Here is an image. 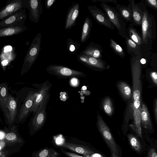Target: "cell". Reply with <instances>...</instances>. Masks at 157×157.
<instances>
[{"label":"cell","mask_w":157,"mask_h":157,"mask_svg":"<svg viewBox=\"0 0 157 157\" xmlns=\"http://www.w3.org/2000/svg\"><path fill=\"white\" fill-rule=\"evenodd\" d=\"M141 27L142 41L141 48L145 46H150L156 38V21L154 16L150 13L147 9L144 13Z\"/></svg>","instance_id":"obj_1"},{"label":"cell","mask_w":157,"mask_h":157,"mask_svg":"<svg viewBox=\"0 0 157 157\" xmlns=\"http://www.w3.org/2000/svg\"><path fill=\"white\" fill-rule=\"evenodd\" d=\"M42 34L38 33L34 37L24 58L21 74L28 72L37 58L41 50Z\"/></svg>","instance_id":"obj_2"},{"label":"cell","mask_w":157,"mask_h":157,"mask_svg":"<svg viewBox=\"0 0 157 157\" xmlns=\"http://www.w3.org/2000/svg\"><path fill=\"white\" fill-rule=\"evenodd\" d=\"M100 6L117 30L118 34L125 39L126 38L128 37L126 24L115 7L104 3H101Z\"/></svg>","instance_id":"obj_3"},{"label":"cell","mask_w":157,"mask_h":157,"mask_svg":"<svg viewBox=\"0 0 157 157\" xmlns=\"http://www.w3.org/2000/svg\"><path fill=\"white\" fill-rule=\"evenodd\" d=\"M46 70L49 73L59 78H81L85 76L82 72L61 65H50L47 67Z\"/></svg>","instance_id":"obj_4"},{"label":"cell","mask_w":157,"mask_h":157,"mask_svg":"<svg viewBox=\"0 0 157 157\" xmlns=\"http://www.w3.org/2000/svg\"><path fill=\"white\" fill-rule=\"evenodd\" d=\"M50 97L49 94L39 107L32 117V126L36 133L40 130L44 126L47 118L46 108Z\"/></svg>","instance_id":"obj_5"},{"label":"cell","mask_w":157,"mask_h":157,"mask_svg":"<svg viewBox=\"0 0 157 157\" xmlns=\"http://www.w3.org/2000/svg\"><path fill=\"white\" fill-rule=\"evenodd\" d=\"M28 0H10L0 10V21L14 14L19 10L28 8Z\"/></svg>","instance_id":"obj_6"},{"label":"cell","mask_w":157,"mask_h":157,"mask_svg":"<svg viewBox=\"0 0 157 157\" xmlns=\"http://www.w3.org/2000/svg\"><path fill=\"white\" fill-rule=\"evenodd\" d=\"M27 18L25 9L20 10L14 14L0 21V28L17 27L24 25Z\"/></svg>","instance_id":"obj_7"},{"label":"cell","mask_w":157,"mask_h":157,"mask_svg":"<svg viewBox=\"0 0 157 157\" xmlns=\"http://www.w3.org/2000/svg\"><path fill=\"white\" fill-rule=\"evenodd\" d=\"M88 9L95 20L99 24L103 25L111 30H114L115 27L107 15L96 5H90Z\"/></svg>","instance_id":"obj_8"},{"label":"cell","mask_w":157,"mask_h":157,"mask_svg":"<svg viewBox=\"0 0 157 157\" xmlns=\"http://www.w3.org/2000/svg\"><path fill=\"white\" fill-rule=\"evenodd\" d=\"M52 84L49 81H46L39 85V89L38 91L37 96L34 100L30 112L34 114L37 109L46 97L50 94L49 91L51 88Z\"/></svg>","instance_id":"obj_9"},{"label":"cell","mask_w":157,"mask_h":157,"mask_svg":"<svg viewBox=\"0 0 157 157\" xmlns=\"http://www.w3.org/2000/svg\"><path fill=\"white\" fill-rule=\"evenodd\" d=\"M99 128L100 134L110 149L111 153L119 156L118 148L108 127L105 124L100 123L99 124Z\"/></svg>","instance_id":"obj_10"},{"label":"cell","mask_w":157,"mask_h":157,"mask_svg":"<svg viewBox=\"0 0 157 157\" xmlns=\"http://www.w3.org/2000/svg\"><path fill=\"white\" fill-rule=\"evenodd\" d=\"M144 1H142L136 4L135 0L128 1L132 6L133 20L132 23L136 27H141L144 13L147 9Z\"/></svg>","instance_id":"obj_11"},{"label":"cell","mask_w":157,"mask_h":157,"mask_svg":"<svg viewBox=\"0 0 157 157\" xmlns=\"http://www.w3.org/2000/svg\"><path fill=\"white\" fill-rule=\"evenodd\" d=\"M58 146L83 155L84 157H89L90 155L96 153L93 150L87 146L66 142L64 141V139Z\"/></svg>","instance_id":"obj_12"},{"label":"cell","mask_w":157,"mask_h":157,"mask_svg":"<svg viewBox=\"0 0 157 157\" xmlns=\"http://www.w3.org/2000/svg\"><path fill=\"white\" fill-rule=\"evenodd\" d=\"M28 8L29 10V19L33 22H38L43 12L41 0H30Z\"/></svg>","instance_id":"obj_13"},{"label":"cell","mask_w":157,"mask_h":157,"mask_svg":"<svg viewBox=\"0 0 157 157\" xmlns=\"http://www.w3.org/2000/svg\"><path fill=\"white\" fill-rule=\"evenodd\" d=\"M77 60L85 66L90 68L103 69L106 62L101 59L94 58L84 55H78Z\"/></svg>","instance_id":"obj_14"},{"label":"cell","mask_w":157,"mask_h":157,"mask_svg":"<svg viewBox=\"0 0 157 157\" xmlns=\"http://www.w3.org/2000/svg\"><path fill=\"white\" fill-rule=\"evenodd\" d=\"M79 9L80 5L78 3L74 4L69 8L65 21V30H70L76 25V21L79 14Z\"/></svg>","instance_id":"obj_15"},{"label":"cell","mask_w":157,"mask_h":157,"mask_svg":"<svg viewBox=\"0 0 157 157\" xmlns=\"http://www.w3.org/2000/svg\"><path fill=\"white\" fill-rule=\"evenodd\" d=\"M37 91L35 92L31 91L26 97L19 115V119L20 120H23L26 117L30 112L34 100L37 96Z\"/></svg>","instance_id":"obj_16"},{"label":"cell","mask_w":157,"mask_h":157,"mask_svg":"<svg viewBox=\"0 0 157 157\" xmlns=\"http://www.w3.org/2000/svg\"><path fill=\"white\" fill-rule=\"evenodd\" d=\"M17 103L11 94H9L7 102L3 111L8 121L11 123L14 121L17 114Z\"/></svg>","instance_id":"obj_17"},{"label":"cell","mask_w":157,"mask_h":157,"mask_svg":"<svg viewBox=\"0 0 157 157\" xmlns=\"http://www.w3.org/2000/svg\"><path fill=\"white\" fill-rule=\"evenodd\" d=\"M103 51L100 45L94 42H91L84 50L81 52L80 55L101 59L102 57Z\"/></svg>","instance_id":"obj_18"},{"label":"cell","mask_w":157,"mask_h":157,"mask_svg":"<svg viewBox=\"0 0 157 157\" xmlns=\"http://www.w3.org/2000/svg\"><path fill=\"white\" fill-rule=\"evenodd\" d=\"M115 5V8L123 20L125 22L132 23L133 20L132 4L129 3L127 6L117 4Z\"/></svg>","instance_id":"obj_19"},{"label":"cell","mask_w":157,"mask_h":157,"mask_svg":"<svg viewBox=\"0 0 157 157\" xmlns=\"http://www.w3.org/2000/svg\"><path fill=\"white\" fill-rule=\"evenodd\" d=\"M24 25L17 27H6L0 28V37L19 34L27 29Z\"/></svg>","instance_id":"obj_20"},{"label":"cell","mask_w":157,"mask_h":157,"mask_svg":"<svg viewBox=\"0 0 157 157\" xmlns=\"http://www.w3.org/2000/svg\"><path fill=\"white\" fill-rule=\"evenodd\" d=\"M93 25L92 20L88 16H87L85 19L82 28L81 37V43H85L90 37Z\"/></svg>","instance_id":"obj_21"},{"label":"cell","mask_w":157,"mask_h":157,"mask_svg":"<svg viewBox=\"0 0 157 157\" xmlns=\"http://www.w3.org/2000/svg\"><path fill=\"white\" fill-rule=\"evenodd\" d=\"M125 39L126 50L130 56H137L141 54V46L134 42L128 37Z\"/></svg>","instance_id":"obj_22"},{"label":"cell","mask_w":157,"mask_h":157,"mask_svg":"<svg viewBox=\"0 0 157 157\" xmlns=\"http://www.w3.org/2000/svg\"><path fill=\"white\" fill-rule=\"evenodd\" d=\"M134 26L132 23L129 25L127 28V36L134 42L141 47L142 44L141 36Z\"/></svg>","instance_id":"obj_23"},{"label":"cell","mask_w":157,"mask_h":157,"mask_svg":"<svg viewBox=\"0 0 157 157\" xmlns=\"http://www.w3.org/2000/svg\"><path fill=\"white\" fill-rule=\"evenodd\" d=\"M8 96V84H0V106L3 112L6 107Z\"/></svg>","instance_id":"obj_24"},{"label":"cell","mask_w":157,"mask_h":157,"mask_svg":"<svg viewBox=\"0 0 157 157\" xmlns=\"http://www.w3.org/2000/svg\"><path fill=\"white\" fill-rule=\"evenodd\" d=\"M61 154L52 148L46 147L36 152L34 157H58Z\"/></svg>","instance_id":"obj_25"},{"label":"cell","mask_w":157,"mask_h":157,"mask_svg":"<svg viewBox=\"0 0 157 157\" xmlns=\"http://www.w3.org/2000/svg\"><path fill=\"white\" fill-rule=\"evenodd\" d=\"M128 138L130 147L136 152L140 154L141 153L142 147L138 137L129 134L128 135Z\"/></svg>","instance_id":"obj_26"},{"label":"cell","mask_w":157,"mask_h":157,"mask_svg":"<svg viewBox=\"0 0 157 157\" xmlns=\"http://www.w3.org/2000/svg\"><path fill=\"white\" fill-rule=\"evenodd\" d=\"M110 46L115 54L122 58H125V53L123 48L113 39H110Z\"/></svg>","instance_id":"obj_27"},{"label":"cell","mask_w":157,"mask_h":157,"mask_svg":"<svg viewBox=\"0 0 157 157\" xmlns=\"http://www.w3.org/2000/svg\"><path fill=\"white\" fill-rule=\"evenodd\" d=\"M67 46L68 51L73 54L76 53L79 49L81 44L74 41L71 38H68L67 39Z\"/></svg>","instance_id":"obj_28"},{"label":"cell","mask_w":157,"mask_h":157,"mask_svg":"<svg viewBox=\"0 0 157 157\" xmlns=\"http://www.w3.org/2000/svg\"><path fill=\"white\" fill-rule=\"evenodd\" d=\"M144 2L146 6L157 11V1L156 0H146Z\"/></svg>","instance_id":"obj_29"},{"label":"cell","mask_w":157,"mask_h":157,"mask_svg":"<svg viewBox=\"0 0 157 157\" xmlns=\"http://www.w3.org/2000/svg\"><path fill=\"white\" fill-rule=\"evenodd\" d=\"M61 152L67 157H84L80 155L73 153L69 152L61 149Z\"/></svg>","instance_id":"obj_30"},{"label":"cell","mask_w":157,"mask_h":157,"mask_svg":"<svg viewBox=\"0 0 157 157\" xmlns=\"http://www.w3.org/2000/svg\"><path fill=\"white\" fill-rule=\"evenodd\" d=\"M56 0H46L45 1V6L46 9L49 10L56 2Z\"/></svg>","instance_id":"obj_31"},{"label":"cell","mask_w":157,"mask_h":157,"mask_svg":"<svg viewBox=\"0 0 157 157\" xmlns=\"http://www.w3.org/2000/svg\"><path fill=\"white\" fill-rule=\"evenodd\" d=\"M92 1L94 3L99 2L101 3H113L116 4L117 3L116 0H92Z\"/></svg>","instance_id":"obj_32"},{"label":"cell","mask_w":157,"mask_h":157,"mask_svg":"<svg viewBox=\"0 0 157 157\" xmlns=\"http://www.w3.org/2000/svg\"><path fill=\"white\" fill-rule=\"evenodd\" d=\"M141 117L143 122L145 123V126L146 127L147 122L148 120V114L146 111H143L141 113Z\"/></svg>","instance_id":"obj_33"},{"label":"cell","mask_w":157,"mask_h":157,"mask_svg":"<svg viewBox=\"0 0 157 157\" xmlns=\"http://www.w3.org/2000/svg\"><path fill=\"white\" fill-rule=\"evenodd\" d=\"M147 157H157V153L154 148H151L149 150Z\"/></svg>","instance_id":"obj_34"},{"label":"cell","mask_w":157,"mask_h":157,"mask_svg":"<svg viewBox=\"0 0 157 157\" xmlns=\"http://www.w3.org/2000/svg\"><path fill=\"white\" fill-rule=\"evenodd\" d=\"M16 137V135L14 133H10L7 134L6 137V138L9 140L15 139Z\"/></svg>","instance_id":"obj_35"},{"label":"cell","mask_w":157,"mask_h":157,"mask_svg":"<svg viewBox=\"0 0 157 157\" xmlns=\"http://www.w3.org/2000/svg\"><path fill=\"white\" fill-rule=\"evenodd\" d=\"M60 99L63 101H66L68 99V95L65 92H61L60 94Z\"/></svg>","instance_id":"obj_36"},{"label":"cell","mask_w":157,"mask_h":157,"mask_svg":"<svg viewBox=\"0 0 157 157\" xmlns=\"http://www.w3.org/2000/svg\"><path fill=\"white\" fill-rule=\"evenodd\" d=\"M140 96V93L138 90H136L134 91L133 94V97L134 100H138Z\"/></svg>","instance_id":"obj_37"},{"label":"cell","mask_w":157,"mask_h":157,"mask_svg":"<svg viewBox=\"0 0 157 157\" xmlns=\"http://www.w3.org/2000/svg\"><path fill=\"white\" fill-rule=\"evenodd\" d=\"M105 111L107 114H110L111 112V109L110 105L106 104L104 106Z\"/></svg>","instance_id":"obj_38"},{"label":"cell","mask_w":157,"mask_h":157,"mask_svg":"<svg viewBox=\"0 0 157 157\" xmlns=\"http://www.w3.org/2000/svg\"><path fill=\"white\" fill-rule=\"evenodd\" d=\"M77 80L76 78H72L71 81L72 84L73 86L77 85L78 84Z\"/></svg>","instance_id":"obj_39"},{"label":"cell","mask_w":157,"mask_h":157,"mask_svg":"<svg viewBox=\"0 0 157 157\" xmlns=\"http://www.w3.org/2000/svg\"><path fill=\"white\" fill-rule=\"evenodd\" d=\"M124 91L127 95H129L131 93V90L128 87H126L124 88Z\"/></svg>","instance_id":"obj_40"},{"label":"cell","mask_w":157,"mask_h":157,"mask_svg":"<svg viewBox=\"0 0 157 157\" xmlns=\"http://www.w3.org/2000/svg\"><path fill=\"white\" fill-rule=\"evenodd\" d=\"M12 47L10 46H7L5 47L4 49V52L5 53H7V52H10L12 51Z\"/></svg>","instance_id":"obj_41"},{"label":"cell","mask_w":157,"mask_h":157,"mask_svg":"<svg viewBox=\"0 0 157 157\" xmlns=\"http://www.w3.org/2000/svg\"><path fill=\"white\" fill-rule=\"evenodd\" d=\"M89 157H105L102 155L96 153L90 155Z\"/></svg>","instance_id":"obj_42"},{"label":"cell","mask_w":157,"mask_h":157,"mask_svg":"<svg viewBox=\"0 0 157 157\" xmlns=\"http://www.w3.org/2000/svg\"><path fill=\"white\" fill-rule=\"evenodd\" d=\"M140 102L138 100H135L134 105V106L136 109H138L140 106Z\"/></svg>","instance_id":"obj_43"},{"label":"cell","mask_w":157,"mask_h":157,"mask_svg":"<svg viewBox=\"0 0 157 157\" xmlns=\"http://www.w3.org/2000/svg\"><path fill=\"white\" fill-rule=\"evenodd\" d=\"M151 76L153 79L156 81V82L157 79V74L155 72H153L151 73Z\"/></svg>","instance_id":"obj_44"},{"label":"cell","mask_w":157,"mask_h":157,"mask_svg":"<svg viewBox=\"0 0 157 157\" xmlns=\"http://www.w3.org/2000/svg\"><path fill=\"white\" fill-rule=\"evenodd\" d=\"M8 63V61L7 59L4 60L1 62V64L3 66L5 67L7 65Z\"/></svg>","instance_id":"obj_45"},{"label":"cell","mask_w":157,"mask_h":157,"mask_svg":"<svg viewBox=\"0 0 157 157\" xmlns=\"http://www.w3.org/2000/svg\"><path fill=\"white\" fill-rule=\"evenodd\" d=\"M5 137V134L2 132H0V139H3Z\"/></svg>","instance_id":"obj_46"},{"label":"cell","mask_w":157,"mask_h":157,"mask_svg":"<svg viewBox=\"0 0 157 157\" xmlns=\"http://www.w3.org/2000/svg\"><path fill=\"white\" fill-rule=\"evenodd\" d=\"M111 153L112 157H120L119 156H117L114 153Z\"/></svg>","instance_id":"obj_47"},{"label":"cell","mask_w":157,"mask_h":157,"mask_svg":"<svg viewBox=\"0 0 157 157\" xmlns=\"http://www.w3.org/2000/svg\"><path fill=\"white\" fill-rule=\"evenodd\" d=\"M1 147H0V150H1Z\"/></svg>","instance_id":"obj_48"},{"label":"cell","mask_w":157,"mask_h":157,"mask_svg":"<svg viewBox=\"0 0 157 157\" xmlns=\"http://www.w3.org/2000/svg\"><path fill=\"white\" fill-rule=\"evenodd\" d=\"M1 155V153H0V155Z\"/></svg>","instance_id":"obj_49"}]
</instances>
